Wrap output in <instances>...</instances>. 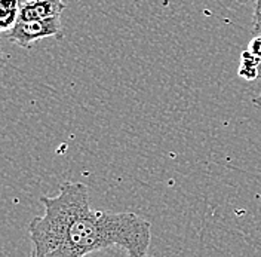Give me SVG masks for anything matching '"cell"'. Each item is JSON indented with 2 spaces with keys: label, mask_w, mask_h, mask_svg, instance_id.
I'll return each mask as SVG.
<instances>
[{
  "label": "cell",
  "mask_w": 261,
  "mask_h": 257,
  "mask_svg": "<svg viewBox=\"0 0 261 257\" xmlns=\"http://www.w3.org/2000/svg\"><path fill=\"white\" fill-rule=\"evenodd\" d=\"M261 60L252 55L248 49L241 54V65L238 70V75L246 81H255L260 78Z\"/></svg>",
  "instance_id": "cell-4"
},
{
  "label": "cell",
  "mask_w": 261,
  "mask_h": 257,
  "mask_svg": "<svg viewBox=\"0 0 261 257\" xmlns=\"http://www.w3.org/2000/svg\"><path fill=\"white\" fill-rule=\"evenodd\" d=\"M236 3H241V5H248V3H255V0H234Z\"/></svg>",
  "instance_id": "cell-9"
},
{
  "label": "cell",
  "mask_w": 261,
  "mask_h": 257,
  "mask_svg": "<svg viewBox=\"0 0 261 257\" xmlns=\"http://www.w3.org/2000/svg\"><path fill=\"white\" fill-rule=\"evenodd\" d=\"M19 0H0V11H19Z\"/></svg>",
  "instance_id": "cell-7"
},
{
  "label": "cell",
  "mask_w": 261,
  "mask_h": 257,
  "mask_svg": "<svg viewBox=\"0 0 261 257\" xmlns=\"http://www.w3.org/2000/svg\"><path fill=\"white\" fill-rule=\"evenodd\" d=\"M40 202L43 216L29 225L30 257H85L110 247L148 257L151 225L135 213L92 209L86 184L64 181L57 196H42Z\"/></svg>",
  "instance_id": "cell-1"
},
{
  "label": "cell",
  "mask_w": 261,
  "mask_h": 257,
  "mask_svg": "<svg viewBox=\"0 0 261 257\" xmlns=\"http://www.w3.org/2000/svg\"><path fill=\"white\" fill-rule=\"evenodd\" d=\"M248 51L261 60V36H254L248 43Z\"/></svg>",
  "instance_id": "cell-6"
},
{
  "label": "cell",
  "mask_w": 261,
  "mask_h": 257,
  "mask_svg": "<svg viewBox=\"0 0 261 257\" xmlns=\"http://www.w3.org/2000/svg\"><path fill=\"white\" fill-rule=\"evenodd\" d=\"M46 37H63L61 16L40 21H18L8 32V39L24 49H30L34 42Z\"/></svg>",
  "instance_id": "cell-2"
},
{
  "label": "cell",
  "mask_w": 261,
  "mask_h": 257,
  "mask_svg": "<svg viewBox=\"0 0 261 257\" xmlns=\"http://www.w3.org/2000/svg\"><path fill=\"white\" fill-rule=\"evenodd\" d=\"M252 24H254L252 34H254V36H261V0H255Z\"/></svg>",
  "instance_id": "cell-5"
},
{
  "label": "cell",
  "mask_w": 261,
  "mask_h": 257,
  "mask_svg": "<svg viewBox=\"0 0 261 257\" xmlns=\"http://www.w3.org/2000/svg\"><path fill=\"white\" fill-rule=\"evenodd\" d=\"M260 79H261V67H260ZM251 103H252L257 109H261V94L260 96L254 97V98L251 100Z\"/></svg>",
  "instance_id": "cell-8"
},
{
  "label": "cell",
  "mask_w": 261,
  "mask_h": 257,
  "mask_svg": "<svg viewBox=\"0 0 261 257\" xmlns=\"http://www.w3.org/2000/svg\"><path fill=\"white\" fill-rule=\"evenodd\" d=\"M64 9L63 0H24L19 8L18 21H40L61 16Z\"/></svg>",
  "instance_id": "cell-3"
}]
</instances>
